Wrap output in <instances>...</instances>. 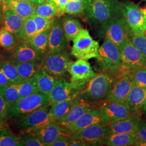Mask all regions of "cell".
Listing matches in <instances>:
<instances>
[{"label": "cell", "instance_id": "cell-1", "mask_svg": "<svg viewBox=\"0 0 146 146\" xmlns=\"http://www.w3.org/2000/svg\"><path fill=\"white\" fill-rule=\"evenodd\" d=\"M127 72L117 70H102L78 92V96L91 104L104 101L110 93L119 79Z\"/></svg>", "mask_w": 146, "mask_h": 146}, {"label": "cell", "instance_id": "cell-2", "mask_svg": "<svg viewBox=\"0 0 146 146\" xmlns=\"http://www.w3.org/2000/svg\"><path fill=\"white\" fill-rule=\"evenodd\" d=\"M122 16V4L118 0H92L86 12V21L92 26Z\"/></svg>", "mask_w": 146, "mask_h": 146}, {"label": "cell", "instance_id": "cell-3", "mask_svg": "<svg viewBox=\"0 0 146 146\" xmlns=\"http://www.w3.org/2000/svg\"><path fill=\"white\" fill-rule=\"evenodd\" d=\"M72 62V55L64 48L47 53L43 56L40 67L50 75L64 78L68 73V68Z\"/></svg>", "mask_w": 146, "mask_h": 146}, {"label": "cell", "instance_id": "cell-4", "mask_svg": "<svg viewBox=\"0 0 146 146\" xmlns=\"http://www.w3.org/2000/svg\"><path fill=\"white\" fill-rule=\"evenodd\" d=\"M96 58L102 71L105 70L127 71L121 59L120 47L109 38H104Z\"/></svg>", "mask_w": 146, "mask_h": 146}, {"label": "cell", "instance_id": "cell-5", "mask_svg": "<svg viewBox=\"0 0 146 146\" xmlns=\"http://www.w3.org/2000/svg\"><path fill=\"white\" fill-rule=\"evenodd\" d=\"M72 41L71 54L75 58L88 60L97 57L99 43L92 37L87 29H82Z\"/></svg>", "mask_w": 146, "mask_h": 146}, {"label": "cell", "instance_id": "cell-6", "mask_svg": "<svg viewBox=\"0 0 146 146\" xmlns=\"http://www.w3.org/2000/svg\"><path fill=\"white\" fill-rule=\"evenodd\" d=\"M131 28L123 16L107 21L100 27V36L109 38L117 46H120L130 38Z\"/></svg>", "mask_w": 146, "mask_h": 146}, {"label": "cell", "instance_id": "cell-7", "mask_svg": "<svg viewBox=\"0 0 146 146\" xmlns=\"http://www.w3.org/2000/svg\"><path fill=\"white\" fill-rule=\"evenodd\" d=\"M68 73L71 75L70 84L73 89L78 93L98 74L93 70L88 60L83 59H78L71 63Z\"/></svg>", "mask_w": 146, "mask_h": 146}, {"label": "cell", "instance_id": "cell-8", "mask_svg": "<svg viewBox=\"0 0 146 146\" xmlns=\"http://www.w3.org/2000/svg\"><path fill=\"white\" fill-rule=\"evenodd\" d=\"M111 134L109 125H95L85 128L70 134V139L84 141L89 146L106 145Z\"/></svg>", "mask_w": 146, "mask_h": 146}, {"label": "cell", "instance_id": "cell-9", "mask_svg": "<svg viewBox=\"0 0 146 146\" xmlns=\"http://www.w3.org/2000/svg\"><path fill=\"white\" fill-rule=\"evenodd\" d=\"M49 104L48 96L38 92L19 100L11 107L9 118L16 119Z\"/></svg>", "mask_w": 146, "mask_h": 146}, {"label": "cell", "instance_id": "cell-10", "mask_svg": "<svg viewBox=\"0 0 146 146\" xmlns=\"http://www.w3.org/2000/svg\"><path fill=\"white\" fill-rule=\"evenodd\" d=\"M121 4L123 16L131 29L136 33L146 32V9L128 0Z\"/></svg>", "mask_w": 146, "mask_h": 146}, {"label": "cell", "instance_id": "cell-11", "mask_svg": "<svg viewBox=\"0 0 146 146\" xmlns=\"http://www.w3.org/2000/svg\"><path fill=\"white\" fill-rule=\"evenodd\" d=\"M119 47L121 59L127 72L146 68V56L133 43L130 38L127 40Z\"/></svg>", "mask_w": 146, "mask_h": 146}, {"label": "cell", "instance_id": "cell-12", "mask_svg": "<svg viewBox=\"0 0 146 146\" xmlns=\"http://www.w3.org/2000/svg\"><path fill=\"white\" fill-rule=\"evenodd\" d=\"M51 105H45L31 113L20 117L17 121L18 127L22 131L36 129L53 122L49 115Z\"/></svg>", "mask_w": 146, "mask_h": 146}, {"label": "cell", "instance_id": "cell-13", "mask_svg": "<svg viewBox=\"0 0 146 146\" xmlns=\"http://www.w3.org/2000/svg\"><path fill=\"white\" fill-rule=\"evenodd\" d=\"M104 101L98 108L108 125L111 122L123 119L131 114H134L126 101L117 102L106 100Z\"/></svg>", "mask_w": 146, "mask_h": 146}, {"label": "cell", "instance_id": "cell-14", "mask_svg": "<svg viewBox=\"0 0 146 146\" xmlns=\"http://www.w3.org/2000/svg\"><path fill=\"white\" fill-rule=\"evenodd\" d=\"M95 125H109L98 108H94L85 112L78 119L66 130L68 135L74 132Z\"/></svg>", "mask_w": 146, "mask_h": 146}, {"label": "cell", "instance_id": "cell-15", "mask_svg": "<svg viewBox=\"0 0 146 146\" xmlns=\"http://www.w3.org/2000/svg\"><path fill=\"white\" fill-rule=\"evenodd\" d=\"M68 45V41L63 31V20L61 17H54L49 36L47 53L58 51Z\"/></svg>", "mask_w": 146, "mask_h": 146}, {"label": "cell", "instance_id": "cell-16", "mask_svg": "<svg viewBox=\"0 0 146 146\" xmlns=\"http://www.w3.org/2000/svg\"><path fill=\"white\" fill-rule=\"evenodd\" d=\"M93 104H89L78 95L74 99L73 105L68 114L63 118L55 122L65 131L78 119L85 112L93 108Z\"/></svg>", "mask_w": 146, "mask_h": 146}, {"label": "cell", "instance_id": "cell-17", "mask_svg": "<svg viewBox=\"0 0 146 146\" xmlns=\"http://www.w3.org/2000/svg\"><path fill=\"white\" fill-rule=\"evenodd\" d=\"M26 133L35 136L44 146H52L58 137L62 134L68 135L65 130L55 122L38 128L26 131Z\"/></svg>", "mask_w": 146, "mask_h": 146}, {"label": "cell", "instance_id": "cell-18", "mask_svg": "<svg viewBox=\"0 0 146 146\" xmlns=\"http://www.w3.org/2000/svg\"><path fill=\"white\" fill-rule=\"evenodd\" d=\"M43 56L27 42H23L16 47L7 61L13 63L36 62L41 63Z\"/></svg>", "mask_w": 146, "mask_h": 146}, {"label": "cell", "instance_id": "cell-19", "mask_svg": "<svg viewBox=\"0 0 146 146\" xmlns=\"http://www.w3.org/2000/svg\"><path fill=\"white\" fill-rule=\"evenodd\" d=\"M133 84V78L128 72L119 79L110 93L104 100L117 102H125Z\"/></svg>", "mask_w": 146, "mask_h": 146}, {"label": "cell", "instance_id": "cell-20", "mask_svg": "<svg viewBox=\"0 0 146 146\" xmlns=\"http://www.w3.org/2000/svg\"><path fill=\"white\" fill-rule=\"evenodd\" d=\"M78 92L72 87L70 82L63 78H60L58 83L48 95L49 104L52 105L66 100L76 98Z\"/></svg>", "mask_w": 146, "mask_h": 146}, {"label": "cell", "instance_id": "cell-21", "mask_svg": "<svg viewBox=\"0 0 146 146\" xmlns=\"http://www.w3.org/2000/svg\"><path fill=\"white\" fill-rule=\"evenodd\" d=\"M140 115L131 114L121 120L109 124L111 134L137 132L141 125Z\"/></svg>", "mask_w": 146, "mask_h": 146}, {"label": "cell", "instance_id": "cell-22", "mask_svg": "<svg viewBox=\"0 0 146 146\" xmlns=\"http://www.w3.org/2000/svg\"><path fill=\"white\" fill-rule=\"evenodd\" d=\"M2 5L3 8L2 27L18 36L25 20L10 8L5 5Z\"/></svg>", "mask_w": 146, "mask_h": 146}, {"label": "cell", "instance_id": "cell-23", "mask_svg": "<svg viewBox=\"0 0 146 146\" xmlns=\"http://www.w3.org/2000/svg\"><path fill=\"white\" fill-rule=\"evenodd\" d=\"M126 102L134 114L140 115L142 110L146 104V88L133 84Z\"/></svg>", "mask_w": 146, "mask_h": 146}, {"label": "cell", "instance_id": "cell-24", "mask_svg": "<svg viewBox=\"0 0 146 146\" xmlns=\"http://www.w3.org/2000/svg\"><path fill=\"white\" fill-rule=\"evenodd\" d=\"M1 4L10 8L24 20L34 14L36 9L35 5L21 0H3Z\"/></svg>", "mask_w": 146, "mask_h": 146}, {"label": "cell", "instance_id": "cell-25", "mask_svg": "<svg viewBox=\"0 0 146 146\" xmlns=\"http://www.w3.org/2000/svg\"><path fill=\"white\" fill-rule=\"evenodd\" d=\"M35 76L36 78L39 92L47 96L52 90L60 78L49 74L40 67Z\"/></svg>", "mask_w": 146, "mask_h": 146}, {"label": "cell", "instance_id": "cell-26", "mask_svg": "<svg viewBox=\"0 0 146 146\" xmlns=\"http://www.w3.org/2000/svg\"><path fill=\"white\" fill-rule=\"evenodd\" d=\"M138 137L137 132L111 134L108 137L106 145L109 146H133Z\"/></svg>", "mask_w": 146, "mask_h": 146}, {"label": "cell", "instance_id": "cell-27", "mask_svg": "<svg viewBox=\"0 0 146 146\" xmlns=\"http://www.w3.org/2000/svg\"><path fill=\"white\" fill-rule=\"evenodd\" d=\"M63 27L64 36L68 41H72L83 29L78 20L70 15L64 16L63 20Z\"/></svg>", "mask_w": 146, "mask_h": 146}, {"label": "cell", "instance_id": "cell-28", "mask_svg": "<svg viewBox=\"0 0 146 146\" xmlns=\"http://www.w3.org/2000/svg\"><path fill=\"white\" fill-rule=\"evenodd\" d=\"M75 98H70L51 105L49 115L54 122H55L62 119L68 114L72 108Z\"/></svg>", "mask_w": 146, "mask_h": 146}, {"label": "cell", "instance_id": "cell-29", "mask_svg": "<svg viewBox=\"0 0 146 146\" xmlns=\"http://www.w3.org/2000/svg\"><path fill=\"white\" fill-rule=\"evenodd\" d=\"M50 31V29L37 34L28 42L43 56H44L48 52Z\"/></svg>", "mask_w": 146, "mask_h": 146}, {"label": "cell", "instance_id": "cell-30", "mask_svg": "<svg viewBox=\"0 0 146 146\" xmlns=\"http://www.w3.org/2000/svg\"><path fill=\"white\" fill-rule=\"evenodd\" d=\"M22 81L34 77L40 69V63L36 62L17 63L15 64Z\"/></svg>", "mask_w": 146, "mask_h": 146}, {"label": "cell", "instance_id": "cell-31", "mask_svg": "<svg viewBox=\"0 0 146 146\" xmlns=\"http://www.w3.org/2000/svg\"><path fill=\"white\" fill-rule=\"evenodd\" d=\"M35 14L48 19H52L58 16V7L52 0H45L37 6Z\"/></svg>", "mask_w": 146, "mask_h": 146}, {"label": "cell", "instance_id": "cell-32", "mask_svg": "<svg viewBox=\"0 0 146 146\" xmlns=\"http://www.w3.org/2000/svg\"><path fill=\"white\" fill-rule=\"evenodd\" d=\"M92 0H77L68 1L65 13L70 15H80L86 13Z\"/></svg>", "mask_w": 146, "mask_h": 146}, {"label": "cell", "instance_id": "cell-33", "mask_svg": "<svg viewBox=\"0 0 146 146\" xmlns=\"http://www.w3.org/2000/svg\"><path fill=\"white\" fill-rule=\"evenodd\" d=\"M0 70L12 84H17L22 81L14 63L7 61H0Z\"/></svg>", "mask_w": 146, "mask_h": 146}, {"label": "cell", "instance_id": "cell-34", "mask_svg": "<svg viewBox=\"0 0 146 146\" xmlns=\"http://www.w3.org/2000/svg\"><path fill=\"white\" fill-rule=\"evenodd\" d=\"M0 94L11 104V107L20 99L16 84H10L0 87Z\"/></svg>", "mask_w": 146, "mask_h": 146}, {"label": "cell", "instance_id": "cell-35", "mask_svg": "<svg viewBox=\"0 0 146 146\" xmlns=\"http://www.w3.org/2000/svg\"><path fill=\"white\" fill-rule=\"evenodd\" d=\"M20 95V99L39 92L35 76L22 81L16 84Z\"/></svg>", "mask_w": 146, "mask_h": 146}, {"label": "cell", "instance_id": "cell-36", "mask_svg": "<svg viewBox=\"0 0 146 146\" xmlns=\"http://www.w3.org/2000/svg\"><path fill=\"white\" fill-rule=\"evenodd\" d=\"M36 34V26L31 16L24 21V23L18 37L23 42H29Z\"/></svg>", "mask_w": 146, "mask_h": 146}, {"label": "cell", "instance_id": "cell-37", "mask_svg": "<svg viewBox=\"0 0 146 146\" xmlns=\"http://www.w3.org/2000/svg\"><path fill=\"white\" fill-rule=\"evenodd\" d=\"M16 36L13 33L2 27L0 29V46L6 49H10L15 45Z\"/></svg>", "mask_w": 146, "mask_h": 146}, {"label": "cell", "instance_id": "cell-38", "mask_svg": "<svg viewBox=\"0 0 146 146\" xmlns=\"http://www.w3.org/2000/svg\"><path fill=\"white\" fill-rule=\"evenodd\" d=\"M130 40L146 58V31L136 33L131 29Z\"/></svg>", "mask_w": 146, "mask_h": 146}, {"label": "cell", "instance_id": "cell-39", "mask_svg": "<svg viewBox=\"0 0 146 146\" xmlns=\"http://www.w3.org/2000/svg\"><path fill=\"white\" fill-rule=\"evenodd\" d=\"M31 17L36 26V34L51 28L54 18L52 19H48L35 14H33Z\"/></svg>", "mask_w": 146, "mask_h": 146}, {"label": "cell", "instance_id": "cell-40", "mask_svg": "<svg viewBox=\"0 0 146 146\" xmlns=\"http://www.w3.org/2000/svg\"><path fill=\"white\" fill-rule=\"evenodd\" d=\"M0 146H21L19 137L11 131L0 132Z\"/></svg>", "mask_w": 146, "mask_h": 146}, {"label": "cell", "instance_id": "cell-41", "mask_svg": "<svg viewBox=\"0 0 146 146\" xmlns=\"http://www.w3.org/2000/svg\"><path fill=\"white\" fill-rule=\"evenodd\" d=\"M129 72L133 78V84L146 88V68H139Z\"/></svg>", "mask_w": 146, "mask_h": 146}, {"label": "cell", "instance_id": "cell-42", "mask_svg": "<svg viewBox=\"0 0 146 146\" xmlns=\"http://www.w3.org/2000/svg\"><path fill=\"white\" fill-rule=\"evenodd\" d=\"M19 140L21 146H44L35 136L29 133L19 137Z\"/></svg>", "mask_w": 146, "mask_h": 146}, {"label": "cell", "instance_id": "cell-43", "mask_svg": "<svg viewBox=\"0 0 146 146\" xmlns=\"http://www.w3.org/2000/svg\"><path fill=\"white\" fill-rule=\"evenodd\" d=\"M11 106L0 94V119L7 120L9 118Z\"/></svg>", "mask_w": 146, "mask_h": 146}, {"label": "cell", "instance_id": "cell-44", "mask_svg": "<svg viewBox=\"0 0 146 146\" xmlns=\"http://www.w3.org/2000/svg\"><path fill=\"white\" fill-rule=\"evenodd\" d=\"M70 143V138L69 136L62 134L58 137L52 146H69Z\"/></svg>", "mask_w": 146, "mask_h": 146}, {"label": "cell", "instance_id": "cell-45", "mask_svg": "<svg viewBox=\"0 0 146 146\" xmlns=\"http://www.w3.org/2000/svg\"><path fill=\"white\" fill-rule=\"evenodd\" d=\"M56 5L58 8V14L56 17H61L65 13L66 5L68 3V0H52Z\"/></svg>", "mask_w": 146, "mask_h": 146}, {"label": "cell", "instance_id": "cell-46", "mask_svg": "<svg viewBox=\"0 0 146 146\" xmlns=\"http://www.w3.org/2000/svg\"><path fill=\"white\" fill-rule=\"evenodd\" d=\"M137 133L138 137L136 141H146V121H141V125Z\"/></svg>", "mask_w": 146, "mask_h": 146}, {"label": "cell", "instance_id": "cell-47", "mask_svg": "<svg viewBox=\"0 0 146 146\" xmlns=\"http://www.w3.org/2000/svg\"><path fill=\"white\" fill-rule=\"evenodd\" d=\"M10 84H13L7 78L5 74L0 70V87Z\"/></svg>", "mask_w": 146, "mask_h": 146}, {"label": "cell", "instance_id": "cell-48", "mask_svg": "<svg viewBox=\"0 0 146 146\" xmlns=\"http://www.w3.org/2000/svg\"><path fill=\"white\" fill-rule=\"evenodd\" d=\"M11 131L5 120L0 119V132Z\"/></svg>", "mask_w": 146, "mask_h": 146}, {"label": "cell", "instance_id": "cell-49", "mask_svg": "<svg viewBox=\"0 0 146 146\" xmlns=\"http://www.w3.org/2000/svg\"><path fill=\"white\" fill-rule=\"evenodd\" d=\"M21 1L31 3L32 4H34L35 5H38L44 1L43 0H21Z\"/></svg>", "mask_w": 146, "mask_h": 146}, {"label": "cell", "instance_id": "cell-50", "mask_svg": "<svg viewBox=\"0 0 146 146\" xmlns=\"http://www.w3.org/2000/svg\"><path fill=\"white\" fill-rule=\"evenodd\" d=\"M3 5L0 3V29L2 26V17H3Z\"/></svg>", "mask_w": 146, "mask_h": 146}, {"label": "cell", "instance_id": "cell-51", "mask_svg": "<svg viewBox=\"0 0 146 146\" xmlns=\"http://www.w3.org/2000/svg\"><path fill=\"white\" fill-rule=\"evenodd\" d=\"M133 146H146V141H135Z\"/></svg>", "mask_w": 146, "mask_h": 146}, {"label": "cell", "instance_id": "cell-52", "mask_svg": "<svg viewBox=\"0 0 146 146\" xmlns=\"http://www.w3.org/2000/svg\"><path fill=\"white\" fill-rule=\"evenodd\" d=\"M141 113H142V114H143L145 115V116H146V104L144 106L143 108H142Z\"/></svg>", "mask_w": 146, "mask_h": 146}, {"label": "cell", "instance_id": "cell-53", "mask_svg": "<svg viewBox=\"0 0 146 146\" xmlns=\"http://www.w3.org/2000/svg\"><path fill=\"white\" fill-rule=\"evenodd\" d=\"M69 1H77V0H68Z\"/></svg>", "mask_w": 146, "mask_h": 146}, {"label": "cell", "instance_id": "cell-54", "mask_svg": "<svg viewBox=\"0 0 146 146\" xmlns=\"http://www.w3.org/2000/svg\"><path fill=\"white\" fill-rule=\"evenodd\" d=\"M2 1H3V0H0V3H1V2H2Z\"/></svg>", "mask_w": 146, "mask_h": 146}, {"label": "cell", "instance_id": "cell-55", "mask_svg": "<svg viewBox=\"0 0 146 146\" xmlns=\"http://www.w3.org/2000/svg\"><path fill=\"white\" fill-rule=\"evenodd\" d=\"M1 56H0V61H1Z\"/></svg>", "mask_w": 146, "mask_h": 146}, {"label": "cell", "instance_id": "cell-56", "mask_svg": "<svg viewBox=\"0 0 146 146\" xmlns=\"http://www.w3.org/2000/svg\"><path fill=\"white\" fill-rule=\"evenodd\" d=\"M43 1H45V0H43Z\"/></svg>", "mask_w": 146, "mask_h": 146}, {"label": "cell", "instance_id": "cell-57", "mask_svg": "<svg viewBox=\"0 0 146 146\" xmlns=\"http://www.w3.org/2000/svg\"><path fill=\"white\" fill-rule=\"evenodd\" d=\"M145 1H146V0H145Z\"/></svg>", "mask_w": 146, "mask_h": 146}]
</instances>
